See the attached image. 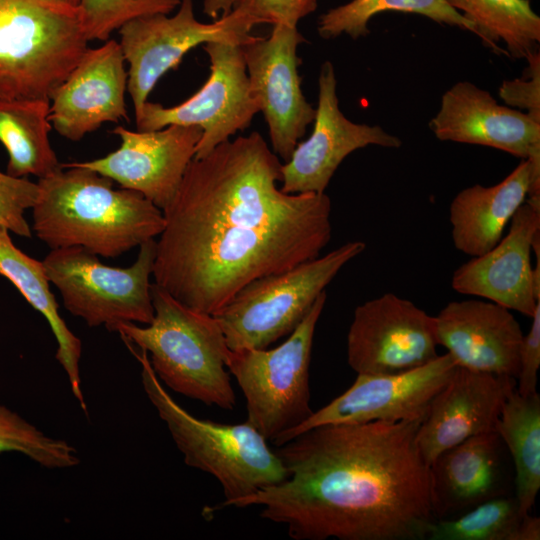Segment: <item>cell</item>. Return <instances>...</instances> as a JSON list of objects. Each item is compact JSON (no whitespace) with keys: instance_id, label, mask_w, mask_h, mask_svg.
Here are the masks:
<instances>
[{"instance_id":"cell-1","label":"cell","mask_w":540,"mask_h":540,"mask_svg":"<svg viewBox=\"0 0 540 540\" xmlns=\"http://www.w3.org/2000/svg\"><path fill=\"white\" fill-rule=\"evenodd\" d=\"M281 165L257 131L193 158L163 210L155 284L214 315L253 280L320 256L332 235L331 200L283 192Z\"/></svg>"},{"instance_id":"cell-2","label":"cell","mask_w":540,"mask_h":540,"mask_svg":"<svg viewBox=\"0 0 540 540\" xmlns=\"http://www.w3.org/2000/svg\"><path fill=\"white\" fill-rule=\"evenodd\" d=\"M425 416L311 428L277 446L283 481L222 507L259 506L294 540H425L437 520L416 441Z\"/></svg>"},{"instance_id":"cell-3","label":"cell","mask_w":540,"mask_h":540,"mask_svg":"<svg viewBox=\"0 0 540 540\" xmlns=\"http://www.w3.org/2000/svg\"><path fill=\"white\" fill-rule=\"evenodd\" d=\"M32 230L51 249L82 247L118 257L162 232L164 214L141 193L74 163L38 179Z\"/></svg>"},{"instance_id":"cell-4","label":"cell","mask_w":540,"mask_h":540,"mask_svg":"<svg viewBox=\"0 0 540 540\" xmlns=\"http://www.w3.org/2000/svg\"><path fill=\"white\" fill-rule=\"evenodd\" d=\"M154 317L145 327L122 322L115 332L150 354L160 382L204 404L232 410L236 403L227 361L231 350L211 314L192 309L151 284Z\"/></svg>"},{"instance_id":"cell-5","label":"cell","mask_w":540,"mask_h":540,"mask_svg":"<svg viewBox=\"0 0 540 540\" xmlns=\"http://www.w3.org/2000/svg\"><path fill=\"white\" fill-rule=\"evenodd\" d=\"M133 354L141 365L145 394L166 423L185 464L219 482L225 496L222 506L287 477L280 458L250 424H221L191 415L164 389L148 354L144 350Z\"/></svg>"},{"instance_id":"cell-6","label":"cell","mask_w":540,"mask_h":540,"mask_svg":"<svg viewBox=\"0 0 540 540\" xmlns=\"http://www.w3.org/2000/svg\"><path fill=\"white\" fill-rule=\"evenodd\" d=\"M88 42L78 9L0 0V98L49 100Z\"/></svg>"},{"instance_id":"cell-7","label":"cell","mask_w":540,"mask_h":540,"mask_svg":"<svg viewBox=\"0 0 540 540\" xmlns=\"http://www.w3.org/2000/svg\"><path fill=\"white\" fill-rule=\"evenodd\" d=\"M365 248L362 241H350L244 286L213 315L229 349H266L291 334L338 272Z\"/></svg>"},{"instance_id":"cell-8","label":"cell","mask_w":540,"mask_h":540,"mask_svg":"<svg viewBox=\"0 0 540 540\" xmlns=\"http://www.w3.org/2000/svg\"><path fill=\"white\" fill-rule=\"evenodd\" d=\"M326 298L324 291L276 348L230 352L227 368L245 397L246 422L275 446L313 413L309 369L314 333Z\"/></svg>"},{"instance_id":"cell-9","label":"cell","mask_w":540,"mask_h":540,"mask_svg":"<svg viewBox=\"0 0 540 540\" xmlns=\"http://www.w3.org/2000/svg\"><path fill=\"white\" fill-rule=\"evenodd\" d=\"M139 247L136 261L125 268L105 265L96 254L77 246L51 249L43 265L72 315L89 327L115 332L119 323L147 325L154 317L150 276L156 241Z\"/></svg>"},{"instance_id":"cell-10","label":"cell","mask_w":540,"mask_h":540,"mask_svg":"<svg viewBox=\"0 0 540 540\" xmlns=\"http://www.w3.org/2000/svg\"><path fill=\"white\" fill-rule=\"evenodd\" d=\"M173 15L155 14L125 23L120 29V47L127 71V90L137 116L148 96L171 69H175L192 48L208 42L243 44L257 25L249 16L235 10L212 23L198 21L193 0H181Z\"/></svg>"},{"instance_id":"cell-11","label":"cell","mask_w":540,"mask_h":540,"mask_svg":"<svg viewBox=\"0 0 540 540\" xmlns=\"http://www.w3.org/2000/svg\"><path fill=\"white\" fill-rule=\"evenodd\" d=\"M203 49L209 57L210 75L193 96L172 107L147 101L135 116L138 131L169 125L201 128L194 158L206 156L236 132L248 128L259 112L250 92L241 45L208 42Z\"/></svg>"},{"instance_id":"cell-12","label":"cell","mask_w":540,"mask_h":540,"mask_svg":"<svg viewBox=\"0 0 540 540\" xmlns=\"http://www.w3.org/2000/svg\"><path fill=\"white\" fill-rule=\"evenodd\" d=\"M305 41L297 26L275 24L268 37L252 35L241 44L250 92L267 122L272 151L285 161L316 114L298 73L297 48Z\"/></svg>"},{"instance_id":"cell-13","label":"cell","mask_w":540,"mask_h":540,"mask_svg":"<svg viewBox=\"0 0 540 540\" xmlns=\"http://www.w3.org/2000/svg\"><path fill=\"white\" fill-rule=\"evenodd\" d=\"M435 317L385 293L357 306L347 335L349 366L364 375L395 374L435 359Z\"/></svg>"},{"instance_id":"cell-14","label":"cell","mask_w":540,"mask_h":540,"mask_svg":"<svg viewBox=\"0 0 540 540\" xmlns=\"http://www.w3.org/2000/svg\"><path fill=\"white\" fill-rule=\"evenodd\" d=\"M457 367V362L447 352L422 366L400 373L357 374L349 389L326 406L313 411L303 423L285 435L278 446L322 425L398 422L423 417Z\"/></svg>"},{"instance_id":"cell-15","label":"cell","mask_w":540,"mask_h":540,"mask_svg":"<svg viewBox=\"0 0 540 540\" xmlns=\"http://www.w3.org/2000/svg\"><path fill=\"white\" fill-rule=\"evenodd\" d=\"M309 138L295 147L281 165L285 193H325L342 161L352 152L370 145L399 148L402 141L379 125L350 121L339 108L337 79L330 61L318 76V105Z\"/></svg>"},{"instance_id":"cell-16","label":"cell","mask_w":540,"mask_h":540,"mask_svg":"<svg viewBox=\"0 0 540 540\" xmlns=\"http://www.w3.org/2000/svg\"><path fill=\"white\" fill-rule=\"evenodd\" d=\"M509 223L494 247L454 271L451 286L531 318L540 304V264H531L533 245L540 238V195L528 196Z\"/></svg>"},{"instance_id":"cell-17","label":"cell","mask_w":540,"mask_h":540,"mask_svg":"<svg viewBox=\"0 0 540 540\" xmlns=\"http://www.w3.org/2000/svg\"><path fill=\"white\" fill-rule=\"evenodd\" d=\"M111 132L121 140L117 150L91 161L73 163L141 193L163 211L195 156L201 128L169 125L155 131H131L116 126Z\"/></svg>"},{"instance_id":"cell-18","label":"cell","mask_w":540,"mask_h":540,"mask_svg":"<svg viewBox=\"0 0 540 540\" xmlns=\"http://www.w3.org/2000/svg\"><path fill=\"white\" fill-rule=\"evenodd\" d=\"M124 62L120 44L113 39L86 50L49 97L48 119L59 135L76 142L105 122L129 119Z\"/></svg>"},{"instance_id":"cell-19","label":"cell","mask_w":540,"mask_h":540,"mask_svg":"<svg viewBox=\"0 0 540 540\" xmlns=\"http://www.w3.org/2000/svg\"><path fill=\"white\" fill-rule=\"evenodd\" d=\"M429 127L440 141L486 146L540 162V121L499 104L468 81L455 83L442 95Z\"/></svg>"},{"instance_id":"cell-20","label":"cell","mask_w":540,"mask_h":540,"mask_svg":"<svg viewBox=\"0 0 540 540\" xmlns=\"http://www.w3.org/2000/svg\"><path fill=\"white\" fill-rule=\"evenodd\" d=\"M515 389L514 377L458 366L433 398L417 431V445L427 465L464 440L495 430L501 408Z\"/></svg>"},{"instance_id":"cell-21","label":"cell","mask_w":540,"mask_h":540,"mask_svg":"<svg viewBox=\"0 0 540 540\" xmlns=\"http://www.w3.org/2000/svg\"><path fill=\"white\" fill-rule=\"evenodd\" d=\"M434 317L438 345L458 366L516 379L523 332L511 310L469 299L448 303Z\"/></svg>"},{"instance_id":"cell-22","label":"cell","mask_w":540,"mask_h":540,"mask_svg":"<svg viewBox=\"0 0 540 540\" xmlns=\"http://www.w3.org/2000/svg\"><path fill=\"white\" fill-rule=\"evenodd\" d=\"M540 195V162L521 160L492 186L475 184L456 194L449 206L454 247L483 255L502 238L506 226L528 196Z\"/></svg>"},{"instance_id":"cell-23","label":"cell","mask_w":540,"mask_h":540,"mask_svg":"<svg viewBox=\"0 0 540 540\" xmlns=\"http://www.w3.org/2000/svg\"><path fill=\"white\" fill-rule=\"evenodd\" d=\"M504 447L492 430L464 440L435 459L430 476L437 520L505 495Z\"/></svg>"},{"instance_id":"cell-24","label":"cell","mask_w":540,"mask_h":540,"mask_svg":"<svg viewBox=\"0 0 540 540\" xmlns=\"http://www.w3.org/2000/svg\"><path fill=\"white\" fill-rule=\"evenodd\" d=\"M0 275L7 278L27 302L48 321L58 345L55 357L68 377L74 397L86 411L79 370L81 340L69 329L58 312V303L50 290V281L43 262L17 248L10 231L2 225H0Z\"/></svg>"},{"instance_id":"cell-25","label":"cell","mask_w":540,"mask_h":540,"mask_svg":"<svg viewBox=\"0 0 540 540\" xmlns=\"http://www.w3.org/2000/svg\"><path fill=\"white\" fill-rule=\"evenodd\" d=\"M49 111L48 99L0 98V143L8 153L9 175L41 179L62 167L49 141Z\"/></svg>"},{"instance_id":"cell-26","label":"cell","mask_w":540,"mask_h":540,"mask_svg":"<svg viewBox=\"0 0 540 540\" xmlns=\"http://www.w3.org/2000/svg\"><path fill=\"white\" fill-rule=\"evenodd\" d=\"M495 431L509 451L515 470L520 513H530L540 490V395L522 396L516 389L505 400Z\"/></svg>"},{"instance_id":"cell-27","label":"cell","mask_w":540,"mask_h":540,"mask_svg":"<svg viewBox=\"0 0 540 540\" xmlns=\"http://www.w3.org/2000/svg\"><path fill=\"white\" fill-rule=\"evenodd\" d=\"M496 53L527 59L539 51L540 17L530 0H446Z\"/></svg>"},{"instance_id":"cell-28","label":"cell","mask_w":540,"mask_h":540,"mask_svg":"<svg viewBox=\"0 0 540 540\" xmlns=\"http://www.w3.org/2000/svg\"><path fill=\"white\" fill-rule=\"evenodd\" d=\"M401 12L421 15L438 24L457 27L477 35L473 23L446 0H351L321 14L317 32L323 39L347 35L358 39L369 35L371 19L381 13Z\"/></svg>"},{"instance_id":"cell-29","label":"cell","mask_w":540,"mask_h":540,"mask_svg":"<svg viewBox=\"0 0 540 540\" xmlns=\"http://www.w3.org/2000/svg\"><path fill=\"white\" fill-rule=\"evenodd\" d=\"M523 515L516 497L486 500L455 518L436 520L428 540H517Z\"/></svg>"},{"instance_id":"cell-30","label":"cell","mask_w":540,"mask_h":540,"mask_svg":"<svg viewBox=\"0 0 540 540\" xmlns=\"http://www.w3.org/2000/svg\"><path fill=\"white\" fill-rule=\"evenodd\" d=\"M19 452L48 469L77 466V450L65 440L47 436L15 411L0 405V453Z\"/></svg>"},{"instance_id":"cell-31","label":"cell","mask_w":540,"mask_h":540,"mask_svg":"<svg viewBox=\"0 0 540 540\" xmlns=\"http://www.w3.org/2000/svg\"><path fill=\"white\" fill-rule=\"evenodd\" d=\"M181 0H80L78 12L88 41H107L125 23L144 16L170 14Z\"/></svg>"},{"instance_id":"cell-32","label":"cell","mask_w":540,"mask_h":540,"mask_svg":"<svg viewBox=\"0 0 540 540\" xmlns=\"http://www.w3.org/2000/svg\"><path fill=\"white\" fill-rule=\"evenodd\" d=\"M37 196V183L0 171V225L16 235L30 238L32 230L24 214L33 207Z\"/></svg>"},{"instance_id":"cell-33","label":"cell","mask_w":540,"mask_h":540,"mask_svg":"<svg viewBox=\"0 0 540 540\" xmlns=\"http://www.w3.org/2000/svg\"><path fill=\"white\" fill-rule=\"evenodd\" d=\"M318 0H232L231 10L239 11L256 24H285L297 26L298 22L313 13Z\"/></svg>"},{"instance_id":"cell-34","label":"cell","mask_w":540,"mask_h":540,"mask_svg":"<svg viewBox=\"0 0 540 540\" xmlns=\"http://www.w3.org/2000/svg\"><path fill=\"white\" fill-rule=\"evenodd\" d=\"M523 76L505 80L499 88L500 98L511 108L527 110L532 118L540 121V53L531 54ZM523 112V111H522Z\"/></svg>"},{"instance_id":"cell-35","label":"cell","mask_w":540,"mask_h":540,"mask_svg":"<svg viewBox=\"0 0 540 540\" xmlns=\"http://www.w3.org/2000/svg\"><path fill=\"white\" fill-rule=\"evenodd\" d=\"M531 319L530 330L523 335L516 377V392L522 396L537 393V375L540 367V304Z\"/></svg>"},{"instance_id":"cell-36","label":"cell","mask_w":540,"mask_h":540,"mask_svg":"<svg viewBox=\"0 0 540 540\" xmlns=\"http://www.w3.org/2000/svg\"><path fill=\"white\" fill-rule=\"evenodd\" d=\"M540 519L530 513L523 516L518 529L517 540H539Z\"/></svg>"},{"instance_id":"cell-37","label":"cell","mask_w":540,"mask_h":540,"mask_svg":"<svg viewBox=\"0 0 540 540\" xmlns=\"http://www.w3.org/2000/svg\"><path fill=\"white\" fill-rule=\"evenodd\" d=\"M232 8V0H204L203 13L212 19L227 15Z\"/></svg>"},{"instance_id":"cell-38","label":"cell","mask_w":540,"mask_h":540,"mask_svg":"<svg viewBox=\"0 0 540 540\" xmlns=\"http://www.w3.org/2000/svg\"><path fill=\"white\" fill-rule=\"evenodd\" d=\"M48 5L64 9H78L80 0H39Z\"/></svg>"},{"instance_id":"cell-39","label":"cell","mask_w":540,"mask_h":540,"mask_svg":"<svg viewBox=\"0 0 540 540\" xmlns=\"http://www.w3.org/2000/svg\"><path fill=\"white\" fill-rule=\"evenodd\" d=\"M319 1V0H318Z\"/></svg>"}]
</instances>
